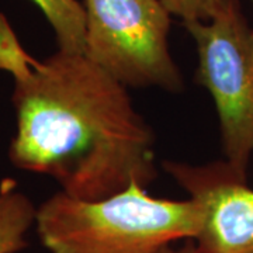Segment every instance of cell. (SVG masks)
Listing matches in <instances>:
<instances>
[{"mask_svg":"<svg viewBox=\"0 0 253 253\" xmlns=\"http://www.w3.org/2000/svg\"><path fill=\"white\" fill-rule=\"evenodd\" d=\"M0 71L14 82L9 159L17 169L46 174L68 196L90 201L156 179L152 128L126 86L87 55L58 49L38 61L0 13Z\"/></svg>","mask_w":253,"mask_h":253,"instance_id":"6da1fadb","label":"cell"},{"mask_svg":"<svg viewBox=\"0 0 253 253\" xmlns=\"http://www.w3.org/2000/svg\"><path fill=\"white\" fill-rule=\"evenodd\" d=\"M203 218L191 199H158L132 181L93 201L58 191L37 208L34 225L51 253H158L180 239H196Z\"/></svg>","mask_w":253,"mask_h":253,"instance_id":"7a4b0ae2","label":"cell"},{"mask_svg":"<svg viewBox=\"0 0 253 253\" xmlns=\"http://www.w3.org/2000/svg\"><path fill=\"white\" fill-rule=\"evenodd\" d=\"M184 27L199 52L196 81L215 104L225 161L246 174L253 154V30L239 0H218L208 21Z\"/></svg>","mask_w":253,"mask_h":253,"instance_id":"3957f363","label":"cell"},{"mask_svg":"<svg viewBox=\"0 0 253 253\" xmlns=\"http://www.w3.org/2000/svg\"><path fill=\"white\" fill-rule=\"evenodd\" d=\"M84 54L126 87L177 93L183 75L169 51L170 13L161 0H84Z\"/></svg>","mask_w":253,"mask_h":253,"instance_id":"277c9868","label":"cell"},{"mask_svg":"<svg viewBox=\"0 0 253 253\" xmlns=\"http://www.w3.org/2000/svg\"><path fill=\"white\" fill-rule=\"evenodd\" d=\"M162 168L203 210L194 239L199 253H253V189L246 174L226 161H163Z\"/></svg>","mask_w":253,"mask_h":253,"instance_id":"5b68a950","label":"cell"},{"mask_svg":"<svg viewBox=\"0 0 253 253\" xmlns=\"http://www.w3.org/2000/svg\"><path fill=\"white\" fill-rule=\"evenodd\" d=\"M37 208L6 177L0 181V253H17L28 246L27 232L36 224Z\"/></svg>","mask_w":253,"mask_h":253,"instance_id":"8992f818","label":"cell"},{"mask_svg":"<svg viewBox=\"0 0 253 253\" xmlns=\"http://www.w3.org/2000/svg\"><path fill=\"white\" fill-rule=\"evenodd\" d=\"M54 30L58 49L84 54L86 13L78 0H31Z\"/></svg>","mask_w":253,"mask_h":253,"instance_id":"52a82bcc","label":"cell"},{"mask_svg":"<svg viewBox=\"0 0 253 253\" xmlns=\"http://www.w3.org/2000/svg\"><path fill=\"white\" fill-rule=\"evenodd\" d=\"M166 10L181 18L183 24L208 21L217 7L218 0H161Z\"/></svg>","mask_w":253,"mask_h":253,"instance_id":"ba28073f","label":"cell"},{"mask_svg":"<svg viewBox=\"0 0 253 253\" xmlns=\"http://www.w3.org/2000/svg\"><path fill=\"white\" fill-rule=\"evenodd\" d=\"M158 253H199V251H197L196 245L193 244H186L183 248H177V249L172 248V245H169Z\"/></svg>","mask_w":253,"mask_h":253,"instance_id":"9c48e42d","label":"cell"}]
</instances>
